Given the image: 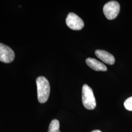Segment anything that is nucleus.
<instances>
[{
    "mask_svg": "<svg viewBox=\"0 0 132 132\" xmlns=\"http://www.w3.org/2000/svg\"><path fill=\"white\" fill-rule=\"evenodd\" d=\"M37 97L40 103H45L48 100L50 94V85L47 79L44 76H39L36 79Z\"/></svg>",
    "mask_w": 132,
    "mask_h": 132,
    "instance_id": "1",
    "label": "nucleus"
},
{
    "mask_svg": "<svg viewBox=\"0 0 132 132\" xmlns=\"http://www.w3.org/2000/svg\"><path fill=\"white\" fill-rule=\"evenodd\" d=\"M82 103L88 110H94L96 107V101L93 90L89 86L84 84L82 92Z\"/></svg>",
    "mask_w": 132,
    "mask_h": 132,
    "instance_id": "2",
    "label": "nucleus"
},
{
    "mask_svg": "<svg viewBox=\"0 0 132 132\" xmlns=\"http://www.w3.org/2000/svg\"><path fill=\"white\" fill-rule=\"evenodd\" d=\"M103 13L109 20L115 19L120 11V5L115 1H111L106 3L103 7Z\"/></svg>",
    "mask_w": 132,
    "mask_h": 132,
    "instance_id": "3",
    "label": "nucleus"
},
{
    "mask_svg": "<svg viewBox=\"0 0 132 132\" xmlns=\"http://www.w3.org/2000/svg\"><path fill=\"white\" fill-rule=\"evenodd\" d=\"M67 26L72 30H79L84 27L83 21L77 15L74 13H69L66 19Z\"/></svg>",
    "mask_w": 132,
    "mask_h": 132,
    "instance_id": "4",
    "label": "nucleus"
},
{
    "mask_svg": "<svg viewBox=\"0 0 132 132\" xmlns=\"http://www.w3.org/2000/svg\"><path fill=\"white\" fill-rule=\"evenodd\" d=\"M15 58L13 51L7 46L0 43V61L10 63Z\"/></svg>",
    "mask_w": 132,
    "mask_h": 132,
    "instance_id": "5",
    "label": "nucleus"
},
{
    "mask_svg": "<svg viewBox=\"0 0 132 132\" xmlns=\"http://www.w3.org/2000/svg\"><path fill=\"white\" fill-rule=\"evenodd\" d=\"M95 54L100 60L107 64L112 65L115 62V59L113 55L105 51L97 50L95 51Z\"/></svg>",
    "mask_w": 132,
    "mask_h": 132,
    "instance_id": "6",
    "label": "nucleus"
},
{
    "mask_svg": "<svg viewBox=\"0 0 132 132\" xmlns=\"http://www.w3.org/2000/svg\"><path fill=\"white\" fill-rule=\"evenodd\" d=\"M87 64L94 71H105L107 70L106 66L103 63L92 58H88L86 60Z\"/></svg>",
    "mask_w": 132,
    "mask_h": 132,
    "instance_id": "7",
    "label": "nucleus"
},
{
    "mask_svg": "<svg viewBox=\"0 0 132 132\" xmlns=\"http://www.w3.org/2000/svg\"><path fill=\"white\" fill-rule=\"evenodd\" d=\"M60 123L58 120L53 119L50 123L47 132H60L59 130Z\"/></svg>",
    "mask_w": 132,
    "mask_h": 132,
    "instance_id": "8",
    "label": "nucleus"
},
{
    "mask_svg": "<svg viewBox=\"0 0 132 132\" xmlns=\"http://www.w3.org/2000/svg\"><path fill=\"white\" fill-rule=\"evenodd\" d=\"M124 105L126 109L128 111H132V96L128 98L125 101Z\"/></svg>",
    "mask_w": 132,
    "mask_h": 132,
    "instance_id": "9",
    "label": "nucleus"
},
{
    "mask_svg": "<svg viewBox=\"0 0 132 132\" xmlns=\"http://www.w3.org/2000/svg\"><path fill=\"white\" fill-rule=\"evenodd\" d=\"M102 132L101 131H100V130H94V131H93L92 132Z\"/></svg>",
    "mask_w": 132,
    "mask_h": 132,
    "instance_id": "10",
    "label": "nucleus"
}]
</instances>
